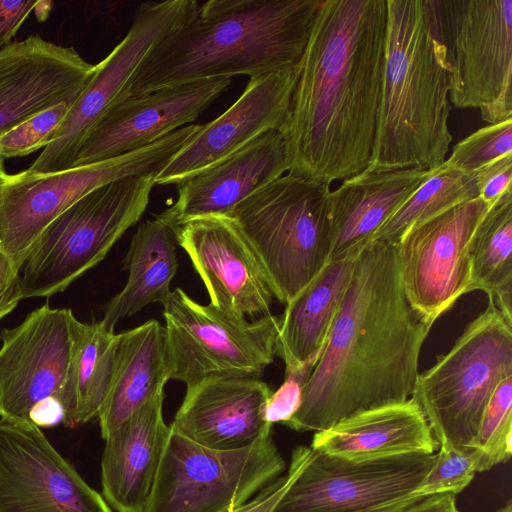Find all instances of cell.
<instances>
[{
  "mask_svg": "<svg viewBox=\"0 0 512 512\" xmlns=\"http://www.w3.org/2000/svg\"><path fill=\"white\" fill-rule=\"evenodd\" d=\"M386 39V0H321L280 131L289 175L330 185L370 166Z\"/></svg>",
  "mask_w": 512,
  "mask_h": 512,
  "instance_id": "1",
  "label": "cell"
},
{
  "mask_svg": "<svg viewBox=\"0 0 512 512\" xmlns=\"http://www.w3.org/2000/svg\"><path fill=\"white\" fill-rule=\"evenodd\" d=\"M430 329L406 299L397 245L371 242L356 259L301 406L285 426L322 431L412 397Z\"/></svg>",
  "mask_w": 512,
  "mask_h": 512,
  "instance_id": "2",
  "label": "cell"
},
{
  "mask_svg": "<svg viewBox=\"0 0 512 512\" xmlns=\"http://www.w3.org/2000/svg\"><path fill=\"white\" fill-rule=\"evenodd\" d=\"M320 3L209 0L193 20L151 51L121 99L198 80L250 78L294 67L302 57Z\"/></svg>",
  "mask_w": 512,
  "mask_h": 512,
  "instance_id": "3",
  "label": "cell"
},
{
  "mask_svg": "<svg viewBox=\"0 0 512 512\" xmlns=\"http://www.w3.org/2000/svg\"><path fill=\"white\" fill-rule=\"evenodd\" d=\"M382 99L367 169L438 167L446 160L451 71L433 0H386Z\"/></svg>",
  "mask_w": 512,
  "mask_h": 512,
  "instance_id": "4",
  "label": "cell"
},
{
  "mask_svg": "<svg viewBox=\"0 0 512 512\" xmlns=\"http://www.w3.org/2000/svg\"><path fill=\"white\" fill-rule=\"evenodd\" d=\"M330 185L283 175L230 212L262 262L275 299L286 305L327 265Z\"/></svg>",
  "mask_w": 512,
  "mask_h": 512,
  "instance_id": "5",
  "label": "cell"
},
{
  "mask_svg": "<svg viewBox=\"0 0 512 512\" xmlns=\"http://www.w3.org/2000/svg\"><path fill=\"white\" fill-rule=\"evenodd\" d=\"M156 175H137L101 186L51 221L19 268L23 299L62 292L101 262L144 214Z\"/></svg>",
  "mask_w": 512,
  "mask_h": 512,
  "instance_id": "6",
  "label": "cell"
},
{
  "mask_svg": "<svg viewBox=\"0 0 512 512\" xmlns=\"http://www.w3.org/2000/svg\"><path fill=\"white\" fill-rule=\"evenodd\" d=\"M512 375V321L489 298L451 349L419 373L412 397L438 443L470 447L497 385Z\"/></svg>",
  "mask_w": 512,
  "mask_h": 512,
  "instance_id": "7",
  "label": "cell"
},
{
  "mask_svg": "<svg viewBox=\"0 0 512 512\" xmlns=\"http://www.w3.org/2000/svg\"><path fill=\"white\" fill-rule=\"evenodd\" d=\"M201 126L186 125L143 148L64 171L6 174L0 183V249L20 268L40 233L68 207L108 183L158 174Z\"/></svg>",
  "mask_w": 512,
  "mask_h": 512,
  "instance_id": "8",
  "label": "cell"
},
{
  "mask_svg": "<svg viewBox=\"0 0 512 512\" xmlns=\"http://www.w3.org/2000/svg\"><path fill=\"white\" fill-rule=\"evenodd\" d=\"M285 467L272 430L237 450L211 449L171 430L143 512H234Z\"/></svg>",
  "mask_w": 512,
  "mask_h": 512,
  "instance_id": "9",
  "label": "cell"
},
{
  "mask_svg": "<svg viewBox=\"0 0 512 512\" xmlns=\"http://www.w3.org/2000/svg\"><path fill=\"white\" fill-rule=\"evenodd\" d=\"M168 377L186 385L207 377L257 378L277 354L279 317L249 321L175 288L163 305Z\"/></svg>",
  "mask_w": 512,
  "mask_h": 512,
  "instance_id": "10",
  "label": "cell"
},
{
  "mask_svg": "<svg viewBox=\"0 0 512 512\" xmlns=\"http://www.w3.org/2000/svg\"><path fill=\"white\" fill-rule=\"evenodd\" d=\"M451 71L449 100L512 119V0H433Z\"/></svg>",
  "mask_w": 512,
  "mask_h": 512,
  "instance_id": "11",
  "label": "cell"
},
{
  "mask_svg": "<svg viewBox=\"0 0 512 512\" xmlns=\"http://www.w3.org/2000/svg\"><path fill=\"white\" fill-rule=\"evenodd\" d=\"M199 8L196 0L142 3L126 36L96 64L93 76L71 105L54 141L26 171L48 174L72 168L86 137L122 98L143 61L168 35L193 20Z\"/></svg>",
  "mask_w": 512,
  "mask_h": 512,
  "instance_id": "12",
  "label": "cell"
},
{
  "mask_svg": "<svg viewBox=\"0 0 512 512\" xmlns=\"http://www.w3.org/2000/svg\"><path fill=\"white\" fill-rule=\"evenodd\" d=\"M435 454L350 460L309 446L301 471L273 512H396L417 501L416 490Z\"/></svg>",
  "mask_w": 512,
  "mask_h": 512,
  "instance_id": "13",
  "label": "cell"
},
{
  "mask_svg": "<svg viewBox=\"0 0 512 512\" xmlns=\"http://www.w3.org/2000/svg\"><path fill=\"white\" fill-rule=\"evenodd\" d=\"M491 206L479 196L462 202L411 228L397 244L406 299L427 325L469 293L471 241Z\"/></svg>",
  "mask_w": 512,
  "mask_h": 512,
  "instance_id": "14",
  "label": "cell"
},
{
  "mask_svg": "<svg viewBox=\"0 0 512 512\" xmlns=\"http://www.w3.org/2000/svg\"><path fill=\"white\" fill-rule=\"evenodd\" d=\"M0 512H112L31 422L0 419Z\"/></svg>",
  "mask_w": 512,
  "mask_h": 512,
  "instance_id": "15",
  "label": "cell"
},
{
  "mask_svg": "<svg viewBox=\"0 0 512 512\" xmlns=\"http://www.w3.org/2000/svg\"><path fill=\"white\" fill-rule=\"evenodd\" d=\"M78 320L48 303L0 333V417L29 421L42 400L61 402L73 356Z\"/></svg>",
  "mask_w": 512,
  "mask_h": 512,
  "instance_id": "16",
  "label": "cell"
},
{
  "mask_svg": "<svg viewBox=\"0 0 512 512\" xmlns=\"http://www.w3.org/2000/svg\"><path fill=\"white\" fill-rule=\"evenodd\" d=\"M203 281L210 303L239 317L266 316L275 294L266 270L227 215L189 219L171 228Z\"/></svg>",
  "mask_w": 512,
  "mask_h": 512,
  "instance_id": "17",
  "label": "cell"
},
{
  "mask_svg": "<svg viewBox=\"0 0 512 512\" xmlns=\"http://www.w3.org/2000/svg\"><path fill=\"white\" fill-rule=\"evenodd\" d=\"M297 79V65L250 77L239 98L201 126L156 175L155 185H176L216 166L271 130L284 126Z\"/></svg>",
  "mask_w": 512,
  "mask_h": 512,
  "instance_id": "18",
  "label": "cell"
},
{
  "mask_svg": "<svg viewBox=\"0 0 512 512\" xmlns=\"http://www.w3.org/2000/svg\"><path fill=\"white\" fill-rule=\"evenodd\" d=\"M231 78L198 80L123 98L95 124L73 167L117 157L152 144L198 118Z\"/></svg>",
  "mask_w": 512,
  "mask_h": 512,
  "instance_id": "19",
  "label": "cell"
},
{
  "mask_svg": "<svg viewBox=\"0 0 512 512\" xmlns=\"http://www.w3.org/2000/svg\"><path fill=\"white\" fill-rule=\"evenodd\" d=\"M95 69L73 47L37 34L9 44L0 52V137L47 108L73 103Z\"/></svg>",
  "mask_w": 512,
  "mask_h": 512,
  "instance_id": "20",
  "label": "cell"
},
{
  "mask_svg": "<svg viewBox=\"0 0 512 512\" xmlns=\"http://www.w3.org/2000/svg\"><path fill=\"white\" fill-rule=\"evenodd\" d=\"M186 387L170 425L181 436L211 449L237 450L272 430L264 419L272 391L260 379L207 377Z\"/></svg>",
  "mask_w": 512,
  "mask_h": 512,
  "instance_id": "21",
  "label": "cell"
},
{
  "mask_svg": "<svg viewBox=\"0 0 512 512\" xmlns=\"http://www.w3.org/2000/svg\"><path fill=\"white\" fill-rule=\"evenodd\" d=\"M288 171L284 139L278 130L261 135L216 166L177 186V198L156 216L169 226L208 215H229L245 198Z\"/></svg>",
  "mask_w": 512,
  "mask_h": 512,
  "instance_id": "22",
  "label": "cell"
},
{
  "mask_svg": "<svg viewBox=\"0 0 512 512\" xmlns=\"http://www.w3.org/2000/svg\"><path fill=\"white\" fill-rule=\"evenodd\" d=\"M161 391L104 440L101 495L116 512H143L168 443Z\"/></svg>",
  "mask_w": 512,
  "mask_h": 512,
  "instance_id": "23",
  "label": "cell"
},
{
  "mask_svg": "<svg viewBox=\"0 0 512 512\" xmlns=\"http://www.w3.org/2000/svg\"><path fill=\"white\" fill-rule=\"evenodd\" d=\"M431 171L365 169L330 191L328 263L358 256Z\"/></svg>",
  "mask_w": 512,
  "mask_h": 512,
  "instance_id": "24",
  "label": "cell"
},
{
  "mask_svg": "<svg viewBox=\"0 0 512 512\" xmlns=\"http://www.w3.org/2000/svg\"><path fill=\"white\" fill-rule=\"evenodd\" d=\"M311 448L350 460H369L413 453L434 454L438 448L417 401L366 410L315 432Z\"/></svg>",
  "mask_w": 512,
  "mask_h": 512,
  "instance_id": "25",
  "label": "cell"
},
{
  "mask_svg": "<svg viewBox=\"0 0 512 512\" xmlns=\"http://www.w3.org/2000/svg\"><path fill=\"white\" fill-rule=\"evenodd\" d=\"M168 380L165 329L159 321L119 333L110 386L97 415L102 438L164 391Z\"/></svg>",
  "mask_w": 512,
  "mask_h": 512,
  "instance_id": "26",
  "label": "cell"
},
{
  "mask_svg": "<svg viewBox=\"0 0 512 512\" xmlns=\"http://www.w3.org/2000/svg\"><path fill=\"white\" fill-rule=\"evenodd\" d=\"M358 256L327 263L320 274L285 305L279 317L277 340V354L284 361L285 376L306 365L315 367Z\"/></svg>",
  "mask_w": 512,
  "mask_h": 512,
  "instance_id": "27",
  "label": "cell"
},
{
  "mask_svg": "<svg viewBox=\"0 0 512 512\" xmlns=\"http://www.w3.org/2000/svg\"><path fill=\"white\" fill-rule=\"evenodd\" d=\"M176 244L173 230L157 218L140 224L123 260L127 283L104 307L101 322L107 329L114 331L120 319L148 304L166 303L178 269Z\"/></svg>",
  "mask_w": 512,
  "mask_h": 512,
  "instance_id": "28",
  "label": "cell"
},
{
  "mask_svg": "<svg viewBox=\"0 0 512 512\" xmlns=\"http://www.w3.org/2000/svg\"><path fill=\"white\" fill-rule=\"evenodd\" d=\"M119 334L101 321L78 320L73 356L61 396L62 424L74 428L97 417L106 398L115 364Z\"/></svg>",
  "mask_w": 512,
  "mask_h": 512,
  "instance_id": "29",
  "label": "cell"
},
{
  "mask_svg": "<svg viewBox=\"0 0 512 512\" xmlns=\"http://www.w3.org/2000/svg\"><path fill=\"white\" fill-rule=\"evenodd\" d=\"M474 290L512 321V192L491 206L472 238L469 292Z\"/></svg>",
  "mask_w": 512,
  "mask_h": 512,
  "instance_id": "30",
  "label": "cell"
},
{
  "mask_svg": "<svg viewBox=\"0 0 512 512\" xmlns=\"http://www.w3.org/2000/svg\"><path fill=\"white\" fill-rule=\"evenodd\" d=\"M477 196L475 178L444 161L432 169L428 178L380 228L373 241L397 245L411 228Z\"/></svg>",
  "mask_w": 512,
  "mask_h": 512,
  "instance_id": "31",
  "label": "cell"
},
{
  "mask_svg": "<svg viewBox=\"0 0 512 512\" xmlns=\"http://www.w3.org/2000/svg\"><path fill=\"white\" fill-rule=\"evenodd\" d=\"M479 454L477 472L506 463L512 452V375L495 388L484 410L477 436L470 446Z\"/></svg>",
  "mask_w": 512,
  "mask_h": 512,
  "instance_id": "32",
  "label": "cell"
},
{
  "mask_svg": "<svg viewBox=\"0 0 512 512\" xmlns=\"http://www.w3.org/2000/svg\"><path fill=\"white\" fill-rule=\"evenodd\" d=\"M512 155V119L489 124L459 141L445 162L457 171L474 176Z\"/></svg>",
  "mask_w": 512,
  "mask_h": 512,
  "instance_id": "33",
  "label": "cell"
},
{
  "mask_svg": "<svg viewBox=\"0 0 512 512\" xmlns=\"http://www.w3.org/2000/svg\"><path fill=\"white\" fill-rule=\"evenodd\" d=\"M433 464L415 494L425 496L434 493L458 494L473 480L477 472L478 452L472 447L450 444L438 446Z\"/></svg>",
  "mask_w": 512,
  "mask_h": 512,
  "instance_id": "34",
  "label": "cell"
},
{
  "mask_svg": "<svg viewBox=\"0 0 512 512\" xmlns=\"http://www.w3.org/2000/svg\"><path fill=\"white\" fill-rule=\"evenodd\" d=\"M73 103L62 102L21 122L0 137V156H27L51 144Z\"/></svg>",
  "mask_w": 512,
  "mask_h": 512,
  "instance_id": "35",
  "label": "cell"
},
{
  "mask_svg": "<svg viewBox=\"0 0 512 512\" xmlns=\"http://www.w3.org/2000/svg\"><path fill=\"white\" fill-rule=\"evenodd\" d=\"M314 366L306 365L296 372L286 375L281 386L270 394L265 409L264 419L272 425L281 423L285 425L298 412L304 386L306 385Z\"/></svg>",
  "mask_w": 512,
  "mask_h": 512,
  "instance_id": "36",
  "label": "cell"
},
{
  "mask_svg": "<svg viewBox=\"0 0 512 512\" xmlns=\"http://www.w3.org/2000/svg\"><path fill=\"white\" fill-rule=\"evenodd\" d=\"M308 452V446H297L292 452L287 473L275 479L234 512H273L304 466Z\"/></svg>",
  "mask_w": 512,
  "mask_h": 512,
  "instance_id": "37",
  "label": "cell"
},
{
  "mask_svg": "<svg viewBox=\"0 0 512 512\" xmlns=\"http://www.w3.org/2000/svg\"><path fill=\"white\" fill-rule=\"evenodd\" d=\"M478 196L493 205L501 197L512 192V155L503 157L473 176Z\"/></svg>",
  "mask_w": 512,
  "mask_h": 512,
  "instance_id": "38",
  "label": "cell"
},
{
  "mask_svg": "<svg viewBox=\"0 0 512 512\" xmlns=\"http://www.w3.org/2000/svg\"><path fill=\"white\" fill-rule=\"evenodd\" d=\"M37 1L0 0V52L4 50L19 28L34 11Z\"/></svg>",
  "mask_w": 512,
  "mask_h": 512,
  "instance_id": "39",
  "label": "cell"
},
{
  "mask_svg": "<svg viewBox=\"0 0 512 512\" xmlns=\"http://www.w3.org/2000/svg\"><path fill=\"white\" fill-rule=\"evenodd\" d=\"M22 299L19 268L0 249V319L10 313Z\"/></svg>",
  "mask_w": 512,
  "mask_h": 512,
  "instance_id": "40",
  "label": "cell"
},
{
  "mask_svg": "<svg viewBox=\"0 0 512 512\" xmlns=\"http://www.w3.org/2000/svg\"><path fill=\"white\" fill-rule=\"evenodd\" d=\"M396 512H459L456 494L442 492L425 495Z\"/></svg>",
  "mask_w": 512,
  "mask_h": 512,
  "instance_id": "41",
  "label": "cell"
},
{
  "mask_svg": "<svg viewBox=\"0 0 512 512\" xmlns=\"http://www.w3.org/2000/svg\"><path fill=\"white\" fill-rule=\"evenodd\" d=\"M63 418V406L54 397H49L39 402L29 414V421L39 428L58 425L63 422Z\"/></svg>",
  "mask_w": 512,
  "mask_h": 512,
  "instance_id": "42",
  "label": "cell"
},
{
  "mask_svg": "<svg viewBox=\"0 0 512 512\" xmlns=\"http://www.w3.org/2000/svg\"><path fill=\"white\" fill-rule=\"evenodd\" d=\"M52 5V2L50 1H37V4L34 8V11L36 13L37 19L39 21H43L47 18L49 12H50V6Z\"/></svg>",
  "mask_w": 512,
  "mask_h": 512,
  "instance_id": "43",
  "label": "cell"
},
{
  "mask_svg": "<svg viewBox=\"0 0 512 512\" xmlns=\"http://www.w3.org/2000/svg\"><path fill=\"white\" fill-rule=\"evenodd\" d=\"M5 165H4V158L0 156V183L2 182L4 176L6 175Z\"/></svg>",
  "mask_w": 512,
  "mask_h": 512,
  "instance_id": "44",
  "label": "cell"
},
{
  "mask_svg": "<svg viewBox=\"0 0 512 512\" xmlns=\"http://www.w3.org/2000/svg\"><path fill=\"white\" fill-rule=\"evenodd\" d=\"M496 512H512V502L509 500L502 508Z\"/></svg>",
  "mask_w": 512,
  "mask_h": 512,
  "instance_id": "45",
  "label": "cell"
}]
</instances>
